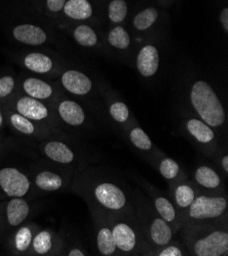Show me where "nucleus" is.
<instances>
[{
  "label": "nucleus",
  "mask_w": 228,
  "mask_h": 256,
  "mask_svg": "<svg viewBox=\"0 0 228 256\" xmlns=\"http://www.w3.org/2000/svg\"><path fill=\"white\" fill-rule=\"evenodd\" d=\"M33 233L28 226H22L15 235V247L19 252H26L32 245Z\"/></svg>",
  "instance_id": "7c9ffc66"
},
{
  "label": "nucleus",
  "mask_w": 228,
  "mask_h": 256,
  "mask_svg": "<svg viewBox=\"0 0 228 256\" xmlns=\"http://www.w3.org/2000/svg\"><path fill=\"white\" fill-rule=\"evenodd\" d=\"M128 139L132 146L142 153H150L155 151V147L148 135L138 126H131L127 132Z\"/></svg>",
  "instance_id": "5701e85b"
},
{
  "label": "nucleus",
  "mask_w": 228,
  "mask_h": 256,
  "mask_svg": "<svg viewBox=\"0 0 228 256\" xmlns=\"http://www.w3.org/2000/svg\"><path fill=\"white\" fill-rule=\"evenodd\" d=\"M63 10L67 16L77 20H84L92 16V6L87 0H69Z\"/></svg>",
  "instance_id": "412c9836"
},
{
  "label": "nucleus",
  "mask_w": 228,
  "mask_h": 256,
  "mask_svg": "<svg viewBox=\"0 0 228 256\" xmlns=\"http://www.w3.org/2000/svg\"><path fill=\"white\" fill-rule=\"evenodd\" d=\"M74 39L83 47H94L98 43L97 34L88 26H78L74 31Z\"/></svg>",
  "instance_id": "a878e982"
},
{
  "label": "nucleus",
  "mask_w": 228,
  "mask_h": 256,
  "mask_svg": "<svg viewBox=\"0 0 228 256\" xmlns=\"http://www.w3.org/2000/svg\"><path fill=\"white\" fill-rule=\"evenodd\" d=\"M23 88L24 91L29 95V97L37 100L48 99L53 94V89L50 85H48L44 81L35 78L27 79L23 83Z\"/></svg>",
  "instance_id": "b1692460"
},
{
  "label": "nucleus",
  "mask_w": 228,
  "mask_h": 256,
  "mask_svg": "<svg viewBox=\"0 0 228 256\" xmlns=\"http://www.w3.org/2000/svg\"><path fill=\"white\" fill-rule=\"evenodd\" d=\"M33 250L36 254L44 255L50 252L53 248V236L48 231L39 232L32 240Z\"/></svg>",
  "instance_id": "c85d7f7f"
},
{
  "label": "nucleus",
  "mask_w": 228,
  "mask_h": 256,
  "mask_svg": "<svg viewBox=\"0 0 228 256\" xmlns=\"http://www.w3.org/2000/svg\"><path fill=\"white\" fill-rule=\"evenodd\" d=\"M64 88L72 94L84 96L92 89V82L86 74L78 70H68L62 76Z\"/></svg>",
  "instance_id": "4468645a"
},
{
  "label": "nucleus",
  "mask_w": 228,
  "mask_h": 256,
  "mask_svg": "<svg viewBox=\"0 0 228 256\" xmlns=\"http://www.w3.org/2000/svg\"><path fill=\"white\" fill-rule=\"evenodd\" d=\"M44 154L57 164H69L75 160L74 152L69 146L59 141H50L43 147Z\"/></svg>",
  "instance_id": "6ab92c4d"
},
{
  "label": "nucleus",
  "mask_w": 228,
  "mask_h": 256,
  "mask_svg": "<svg viewBox=\"0 0 228 256\" xmlns=\"http://www.w3.org/2000/svg\"><path fill=\"white\" fill-rule=\"evenodd\" d=\"M84 190L91 212L112 216L133 208V198L129 190L106 174L91 172Z\"/></svg>",
  "instance_id": "f257e3e1"
},
{
  "label": "nucleus",
  "mask_w": 228,
  "mask_h": 256,
  "mask_svg": "<svg viewBox=\"0 0 228 256\" xmlns=\"http://www.w3.org/2000/svg\"><path fill=\"white\" fill-rule=\"evenodd\" d=\"M159 14L156 8H149L139 12L133 20V24L138 31H146L153 26L158 20Z\"/></svg>",
  "instance_id": "bb28decb"
},
{
  "label": "nucleus",
  "mask_w": 228,
  "mask_h": 256,
  "mask_svg": "<svg viewBox=\"0 0 228 256\" xmlns=\"http://www.w3.org/2000/svg\"><path fill=\"white\" fill-rule=\"evenodd\" d=\"M15 87V81L10 76H3L0 79V98H5L9 96Z\"/></svg>",
  "instance_id": "f704fd0d"
},
{
  "label": "nucleus",
  "mask_w": 228,
  "mask_h": 256,
  "mask_svg": "<svg viewBox=\"0 0 228 256\" xmlns=\"http://www.w3.org/2000/svg\"><path fill=\"white\" fill-rule=\"evenodd\" d=\"M30 208L22 198L12 199L7 206V220L11 226H19L28 218Z\"/></svg>",
  "instance_id": "aec40b11"
},
{
  "label": "nucleus",
  "mask_w": 228,
  "mask_h": 256,
  "mask_svg": "<svg viewBox=\"0 0 228 256\" xmlns=\"http://www.w3.org/2000/svg\"><path fill=\"white\" fill-rule=\"evenodd\" d=\"M190 102L199 118L214 130L226 124V112L214 89L204 81H196L190 91Z\"/></svg>",
  "instance_id": "39448f33"
},
{
  "label": "nucleus",
  "mask_w": 228,
  "mask_h": 256,
  "mask_svg": "<svg viewBox=\"0 0 228 256\" xmlns=\"http://www.w3.org/2000/svg\"><path fill=\"white\" fill-rule=\"evenodd\" d=\"M108 41L111 46L120 50H126L130 46L131 43L129 34L123 27H120V26L111 30L108 36Z\"/></svg>",
  "instance_id": "cd10ccee"
},
{
  "label": "nucleus",
  "mask_w": 228,
  "mask_h": 256,
  "mask_svg": "<svg viewBox=\"0 0 228 256\" xmlns=\"http://www.w3.org/2000/svg\"><path fill=\"white\" fill-rule=\"evenodd\" d=\"M3 124V116H2V112H0V126Z\"/></svg>",
  "instance_id": "ea45409f"
},
{
  "label": "nucleus",
  "mask_w": 228,
  "mask_h": 256,
  "mask_svg": "<svg viewBox=\"0 0 228 256\" xmlns=\"http://www.w3.org/2000/svg\"><path fill=\"white\" fill-rule=\"evenodd\" d=\"M110 116L119 124H127L130 120V110L124 102L116 101L109 108Z\"/></svg>",
  "instance_id": "2f4dec72"
},
{
  "label": "nucleus",
  "mask_w": 228,
  "mask_h": 256,
  "mask_svg": "<svg viewBox=\"0 0 228 256\" xmlns=\"http://www.w3.org/2000/svg\"><path fill=\"white\" fill-rule=\"evenodd\" d=\"M107 218L119 255H148L134 208L123 214L107 216Z\"/></svg>",
  "instance_id": "20e7f679"
},
{
  "label": "nucleus",
  "mask_w": 228,
  "mask_h": 256,
  "mask_svg": "<svg viewBox=\"0 0 228 256\" xmlns=\"http://www.w3.org/2000/svg\"><path fill=\"white\" fill-rule=\"evenodd\" d=\"M220 20H221L224 31L227 33L228 32V8H224L222 10L221 16H220Z\"/></svg>",
  "instance_id": "4c0bfd02"
},
{
  "label": "nucleus",
  "mask_w": 228,
  "mask_h": 256,
  "mask_svg": "<svg viewBox=\"0 0 228 256\" xmlns=\"http://www.w3.org/2000/svg\"><path fill=\"white\" fill-rule=\"evenodd\" d=\"M94 222L95 246L97 253L103 256L119 255L112 228L106 214L91 212Z\"/></svg>",
  "instance_id": "1a4fd4ad"
},
{
  "label": "nucleus",
  "mask_w": 228,
  "mask_h": 256,
  "mask_svg": "<svg viewBox=\"0 0 228 256\" xmlns=\"http://www.w3.org/2000/svg\"><path fill=\"white\" fill-rule=\"evenodd\" d=\"M69 256H84V255H87L86 252L84 250H81V249H78V248H73L72 250H70L68 252Z\"/></svg>",
  "instance_id": "58836bf2"
},
{
  "label": "nucleus",
  "mask_w": 228,
  "mask_h": 256,
  "mask_svg": "<svg viewBox=\"0 0 228 256\" xmlns=\"http://www.w3.org/2000/svg\"><path fill=\"white\" fill-rule=\"evenodd\" d=\"M182 244L188 255L227 256L228 228L227 222L216 224H183L180 231Z\"/></svg>",
  "instance_id": "f03ea898"
},
{
  "label": "nucleus",
  "mask_w": 228,
  "mask_h": 256,
  "mask_svg": "<svg viewBox=\"0 0 228 256\" xmlns=\"http://www.w3.org/2000/svg\"><path fill=\"white\" fill-rule=\"evenodd\" d=\"M35 185L42 191L55 192L63 187L64 180L59 174L44 170L36 176Z\"/></svg>",
  "instance_id": "4be33fe9"
},
{
  "label": "nucleus",
  "mask_w": 228,
  "mask_h": 256,
  "mask_svg": "<svg viewBox=\"0 0 228 256\" xmlns=\"http://www.w3.org/2000/svg\"><path fill=\"white\" fill-rule=\"evenodd\" d=\"M13 35L18 42L37 46L46 41V34L42 29L33 24H20L14 29Z\"/></svg>",
  "instance_id": "f3484780"
},
{
  "label": "nucleus",
  "mask_w": 228,
  "mask_h": 256,
  "mask_svg": "<svg viewBox=\"0 0 228 256\" xmlns=\"http://www.w3.org/2000/svg\"><path fill=\"white\" fill-rule=\"evenodd\" d=\"M184 126L186 134L199 149L207 154H213L217 150L218 138L213 128L200 118H189Z\"/></svg>",
  "instance_id": "6e6552de"
},
{
  "label": "nucleus",
  "mask_w": 228,
  "mask_h": 256,
  "mask_svg": "<svg viewBox=\"0 0 228 256\" xmlns=\"http://www.w3.org/2000/svg\"><path fill=\"white\" fill-rule=\"evenodd\" d=\"M46 4L48 10L54 12H58L64 8L66 0H46Z\"/></svg>",
  "instance_id": "c9c22d12"
},
{
  "label": "nucleus",
  "mask_w": 228,
  "mask_h": 256,
  "mask_svg": "<svg viewBox=\"0 0 228 256\" xmlns=\"http://www.w3.org/2000/svg\"><path fill=\"white\" fill-rule=\"evenodd\" d=\"M10 122L14 129L24 135H33L35 133V126L32 120L21 116L20 114H14L10 118Z\"/></svg>",
  "instance_id": "c756f323"
},
{
  "label": "nucleus",
  "mask_w": 228,
  "mask_h": 256,
  "mask_svg": "<svg viewBox=\"0 0 228 256\" xmlns=\"http://www.w3.org/2000/svg\"><path fill=\"white\" fill-rule=\"evenodd\" d=\"M25 66L37 74H46L53 68V62L42 54H31L24 60Z\"/></svg>",
  "instance_id": "393cba45"
},
{
  "label": "nucleus",
  "mask_w": 228,
  "mask_h": 256,
  "mask_svg": "<svg viewBox=\"0 0 228 256\" xmlns=\"http://www.w3.org/2000/svg\"><path fill=\"white\" fill-rule=\"evenodd\" d=\"M219 166H220L222 172L225 176H227L228 174V156H227V153H224V154L220 156Z\"/></svg>",
  "instance_id": "e433bc0d"
},
{
  "label": "nucleus",
  "mask_w": 228,
  "mask_h": 256,
  "mask_svg": "<svg viewBox=\"0 0 228 256\" xmlns=\"http://www.w3.org/2000/svg\"><path fill=\"white\" fill-rule=\"evenodd\" d=\"M228 200L226 194L199 192L191 206L181 214L182 224L187 222L216 224L227 222Z\"/></svg>",
  "instance_id": "423d86ee"
},
{
  "label": "nucleus",
  "mask_w": 228,
  "mask_h": 256,
  "mask_svg": "<svg viewBox=\"0 0 228 256\" xmlns=\"http://www.w3.org/2000/svg\"><path fill=\"white\" fill-rule=\"evenodd\" d=\"M160 66L159 50L154 45H145L139 51L136 68L144 78H150L157 74Z\"/></svg>",
  "instance_id": "ddd939ff"
},
{
  "label": "nucleus",
  "mask_w": 228,
  "mask_h": 256,
  "mask_svg": "<svg viewBox=\"0 0 228 256\" xmlns=\"http://www.w3.org/2000/svg\"><path fill=\"white\" fill-rule=\"evenodd\" d=\"M198 194L199 190L194 183L185 178V180L179 181L170 186L169 197L171 198L177 210L182 214L191 206V203Z\"/></svg>",
  "instance_id": "f8f14e48"
},
{
  "label": "nucleus",
  "mask_w": 228,
  "mask_h": 256,
  "mask_svg": "<svg viewBox=\"0 0 228 256\" xmlns=\"http://www.w3.org/2000/svg\"><path fill=\"white\" fill-rule=\"evenodd\" d=\"M155 164L162 178L169 183V186L186 178L180 164L169 156H155Z\"/></svg>",
  "instance_id": "2eb2a0df"
},
{
  "label": "nucleus",
  "mask_w": 228,
  "mask_h": 256,
  "mask_svg": "<svg viewBox=\"0 0 228 256\" xmlns=\"http://www.w3.org/2000/svg\"><path fill=\"white\" fill-rule=\"evenodd\" d=\"M132 198L133 208L147 246L148 255H154L159 249L174 241L176 235L172 228L159 216L150 202L141 194L135 192L132 194Z\"/></svg>",
  "instance_id": "7ed1b4c3"
},
{
  "label": "nucleus",
  "mask_w": 228,
  "mask_h": 256,
  "mask_svg": "<svg viewBox=\"0 0 228 256\" xmlns=\"http://www.w3.org/2000/svg\"><path fill=\"white\" fill-rule=\"evenodd\" d=\"M0 188L9 197L21 198L29 192L30 181L17 168H6L0 170Z\"/></svg>",
  "instance_id": "9b49d317"
},
{
  "label": "nucleus",
  "mask_w": 228,
  "mask_h": 256,
  "mask_svg": "<svg viewBox=\"0 0 228 256\" xmlns=\"http://www.w3.org/2000/svg\"><path fill=\"white\" fill-rule=\"evenodd\" d=\"M128 8L124 0H113L109 6V18L114 24L122 22L127 16Z\"/></svg>",
  "instance_id": "473e14b6"
},
{
  "label": "nucleus",
  "mask_w": 228,
  "mask_h": 256,
  "mask_svg": "<svg viewBox=\"0 0 228 256\" xmlns=\"http://www.w3.org/2000/svg\"><path fill=\"white\" fill-rule=\"evenodd\" d=\"M144 188L148 194V201L151 206L154 208L159 216L172 228L175 235L178 234L182 226L181 214L175 208L171 198L150 185L144 184Z\"/></svg>",
  "instance_id": "0eeeda50"
},
{
  "label": "nucleus",
  "mask_w": 228,
  "mask_h": 256,
  "mask_svg": "<svg viewBox=\"0 0 228 256\" xmlns=\"http://www.w3.org/2000/svg\"><path fill=\"white\" fill-rule=\"evenodd\" d=\"M194 185L199 192L210 194H225V186L223 178L214 168L201 164L198 166L193 172Z\"/></svg>",
  "instance_id": "9d476101"
},
{
  "label": "nucleus",
  "mask_w": 228,
  "mask_h": 256,
  "mask_svg": "<svg viewBox=\"0 0 228 256\" xmlns=\"http://www.w3.org/2000/svg\"><path fill=\"white\" fill-rule=\"evenodd\" d=\"M154 255L156 256H183L188 255V252L183 244L176 242L175 240L168 245L159 249Z\"/></svg>",
  "instance_id": "72a5a7b5"
},
{
  "label": "nucleus",
  "mask_w": 228,
  "mask_h": 256,
  "mask_svg": "<svg viewBox=\"0 0 228 256\" xmlns=\"http://www.w3.org/2000/svg\"><path fill=\"white\" fill-rule=\"evenodd\" d=\"M59 114L67 124L72 126H80L85 122L83 108L75 101L65 100L61 102L59 106Z\"/></svg>",
  "instance_id": "a211bd4d"
},
{
  "label": "nucleus",
  "mask_w": 228,
  "mask_h": 256,
  "mask_svg": "<svg viewBox=\"0 0 228 256\" xmlns=\"http://www.w3.org/2000/svg\"><path fill=\"white\" fill-rule=\"evenodd\" d=\"M16 108L18 114L33 122H41L48 118V110L37 99L23 97L18 100Z\"/></svg>",
  "instance_id": "dca6fc26"
}]
</instances>
